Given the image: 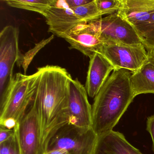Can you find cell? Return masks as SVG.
Here are the masks:
<instances>
[{
	"label": "cell",
	"instance_id": "6da1fadb",
	"mask_svg": "<svg viewBox=\"0 0 154 154\" xmlns=\"http://www.w3.org/2000/svg\"><path fill=\"white\" fill-rule=\"evenodd\" d=\"M34 74L35 91L33 101L38 112L42 154L49 138L60 127L69 123L67 112L72 78L65 68L58 66L38 68Z\"/></svg>",
	"mask_w": 154,
	"mask_h": 154
},
{
	"label": "cell",
	"instance_id": "7a4b0ae2",
	"mask_svg": "<svg viewBox=\"0 0 154 154\" xmlns=\"http://www.w3.org/2000/svg\"><path fill=\"white\" fill-rule=\"evenodd\" d=\"M131 74L126 69L113 71L94 97L92 128L98 137L113 130L135 98L131 85Z\"/></svg>",
	"mask_w": 154,
	"mask_h": 154
},
{
	"label": "cell",
	"instance_id": "3957f363",
	"mask_svg": "<svg viewBox=\"0 0 154 154\" xmlns=\"http://www.w3.org/2000/svg\"><path fill=\"white\" fill-rule=\"evenodd\" d=\"M35 91V74H16L0 97V122L13 119L19 123L31 104Z\"/></svg>",
	"mask_w": 154,
	"mask_h": 154
},
{
	"label": "cell",
	"instance_id": "277c9868",
	"mask_svg": "<svg viewBox=\"0 0 154 154\" xmlns=\"http://www.w3.org/2000/svg\"><path fill=\"white\" fill-rule=\"evenodd\" d=\"M98 138L92 128H80L67 123L49 138L43 153L53 149H63L68 154H95Z\"/></svg>",
	"mask_w": 154,
	"mask_h": 154
},
{
	"label": "cell",
	"instance_id": "5b68a950",
	"mask_svg": "<svg viewBox=\"0 0 154 154\" xmlns=\"http://www.w3.org/2000/svg\"><path fill=\"white\" fill-rule=\"evenodd\" d=\"M88 23L95 29L105 44L143 45L137 32L118 11Z\"/></svg>",
	"mask_w": 154,
	"mask_h": 154
},
{
	"label": "cell",
	"instance_id": "8992f818",
	"mask_svg": "<svg viewBox=\"0 0 154 154\" xmlns=\"http://www.w3.org/2000/svg\"><path fill=\"white\" fill-rule=\"evenodd\" d=\"M19 29L12 26L5 27L0 32V97L13 79L17 63L20 66L23 54L19 48Z\"/></svg>",
	"mask_w": 154,
	"mask_h": 154
},
{
	"label": "cell",
	"instance_id": "52a82bcc",
	"mask_svg": "<svg viewBox=\"0 0 154 154\" xmlns=\"http://www.w3.org/2000/svg\"><path fill=\"white\" fill-rule=\"evenodd\" d=\"M101 54L112 64L115 70L126 69L131 73L141 67L148 56L144 45L134 46L121 44H105Z\"/></svg>",
	"mask_w": 154,
	"mask_h": 154
},
{
	"label": "cell",
	"instance_id": "ba28073f",
	"mask_svg": "<svg viewBox=\"0 0 154 154\" xmlns=\"http://www.w3.org/2000/svg\"><path fill=\"white\" fill-rule=\"evenodd\" d=\"M84 86L77 78L70 82L68 101L69 123L80 128H92V105Z\"/></svg>",
	"mask_w": 154,
	"mask_h": 154
},
{
	"label": "cell",
	"instance_id": "9c48e42d",
	"mask_svg": "<svg viewBox=\"0 0 154 154\" xmlns=\"http://www.w3.org/2000/svg\"><path fill=\"white\" fill-rule=\"evenodd\" d=\"M19 124L22 154H41L39 118L36 105L33 101Z\"/></svg>",
	"mask_w": 154,
	"mask_h": 154
},
{
	"label": "cell",
	"instance_id": "30bf717a",
	"mask_svg": "<svg viewBox=\"0 0 154 154\" xmlns=\"http://www.w3.org/2000/svg\"><path fill=\"white\" fill-rule=\"evenodd\" d=\"M63 38L70 44L69 49H76L90 58L95 53L101 54L105 45L89 23L77 26L66 35Z\"/></svg>",
	"mask_w": 154,
	"mask_h": 154
},
{
	"label": "cell",
	"instance_id": "8fae6325",
	"mask_svg": "<svg viewBox=\"0 0 154 154\" xmlns=\"http://www.w3.org/2000/svg\"><path fill=\"white\" fill-rule=\"evenodd\" d=\"M59 1L54 0V3L45 14L46 22L48 26V32L63 38L79 25L86 22L81 20L68 8L65 5L58 4Z\"/></svg>",
	"mask_w": 154,
	"mask_h": 154
},
{
	"label": "cell",
	"instance_id": "7c38bea8",
	"mask_svg": "<svg viewBox=\"0 0 154 154\" xmlns=\"http://www.w3.org/2000/svg\"><path fill=\"white\" fill-rule=\"evenodd\" d=\"M118 12L140 36L154 14V0H121Z\"/></svg>",
	"mask_w": 154,
	"mask_h": 154
},
{
	"label": "cell",
	"instance_id": "4fadbf2b",
	"mask_svg": "<svg viewBox=\"0 0 154 154\" xmlns=\"http://www.w3.org/2000/svg\"><path fill=\"white\" fill-rule=\"evenodd\" d=\"M90 59L85 88L88 96L94 98L115 68L100 53H95Z\"/></svg>",
	"mask_w": 154,
	"mask_h": 154
},
{
	"label": "cell",
	"instance_id": "5bb4252c",
	"mask_svg": "<svg viewBox=\"0 0 154 154\" xmlns=\"http://www.w3.org/2000/svg\"><path fill=\"white\" fill-rule=\"evenodd\" d=\"M95 154H143L126 140L122 133L112 130L99 137Z\"/></svg>",
	"mask_w": 154,
	"mask_h": 154
},
{
	"label": "cell",
	"instance_id": "9a60e30c",
	"mask_svg": "<svg viewBox=\"0 0 154 154\" xmlns=\"http://www.w3.org/2000/svg\"><path fill=\"white\" fill-rule=\"evenodd\" d=\"M147 52V57L144 63L130 76L135 97L140 94H154V51Z\"/></svg>",
	"mask_w": 154,
	"mask_h": 154
},
{
	"label": "cell",
	"instance_id": "2e32d148",
	"mask_svg": "<svg viewBox=\"0 0 154 154\" xmlns=\"http://www.w3.org/2000/svg\"><path fill=\"white\" fill-rule=\"evenodd\" d=\"M4 2L10 7L37 12L44 17L54 0H6Z\"/></svg>",
	"mask_w": 154,
	"mask_h": 154
},
{
	"label": "cell",
	"instance_id": "e0dca14e",
	"mask_svg": "<svg viewBox=\"0 0 154 154\" xmlns=\"http://www.w3.org/2000/svg\"><path fill=\"white\" fill-rule=\"evenodd\" d=\"M72 9L78 18L87 23L102 17L98 9L96 0H92L88 4Z\"/></svg>",
	"mask_w": 154,
	"mask_h": 154
},
{
	"label": "cell",
	"instance_id": "ac0fdd59",
	"mask_svg": "<svg viewBox=\"0 0 154 154\" xmlns=\"http://www.w3.org/2000/svg\"><path fill=\"white\" fill-rule=\"evenodd\" d=\"M18 123L14 128V134L8 140L0 143V154H22L19 137Z\"/></svg>",
	"mask_w": 154,
	"mask_h": 154
},
{
	"label": "cell",
	"instance_id": "d6986e66",
	"mask_svg": "<svg viewBox=\"0 0 154 154\" xmlns=\"http://www.w3.org/2000/svg\"><path fill=\"white\" fill-rule=\"evenodd\" d=\"M54 38V36L53 35L50 37L46 39H43L39 43L36 44L33 48L28 51L25 54H23L20 66H22L23 67L24 74L26 75V74L29 66L34 59V57L48 43H50L52 40H53Z\"/></svg>",
	"mask_w": 154,
	"mask_h": 154
},
{
	"label": "cell",
	"instance_id": "ffe728a7",
	"mask_svg": "<svg viewBox=\"0 0 154 154\" xmlns=\"http://www.w3.org/2000/svg\"><path fill=\"white\" fill-rule=\"evenodd\" d=\"M140 37L147 51H154V14L143 29Z\"/></svg>",
	"mask_w": 154,
	"mask_h": 154
},
{
	"label": "cell",
	"instance_id": "44dd1931",
	"mask_svg": "<svg viewBox=\"0 0 154 154\" xmlns=\"http://www.w3.org/2000/svg\"><path fill=\"white\" fill-rule=\"evenodd\" d=\"M98 9L102 16L110 15L119 11L121 5V0H96Z\"/></svg>",
	"mask_w": 154,
	"mask_h": 154
},
{
	"label": "cell",
	"instance_id": "7402d4cb",
	"mask_svg": "<svg viewBox=\"0 0 154 154\" xmlns=\"http://www.w3.org/2000/svg\"><path fill=\"white\" fill-rule=\"evenodd\" d=\"M146 129L151 136L152 140V150L154 153V115L147 118Z\"/></svg>",
	"mask_w": 154,
	"mask_h": 154
},
{
	"label": "cell",
	"instance_id": "603a6c76",
	"mask_svg": "<svg viewBox=\"0 0 154 154\" xmlns=\"http://www.w3.org/2000/svg\"><path fill=\"white\" fill-rule=\"evenodd\" d=\"M14 134V129H8L4 127L0 126V143L8 140L13 136Z\"/></svg>",
	"mask_w": 154,
	"mask_h": 154
},
{
	"label": "cell",
	"instance_id": "cb8c5ba5",
	"mask_svg": "<svg viewBox=\"0 0 154 154\" xmlns=\"http://www.w3.org/2000/svg\"><path fill=\"white\" fill-rule=\"evenodd\" d=\"M92 1V0H66L65 2L68 8L73 9L88 4Z\"/></svg>",
	"mask_w": 154,
	"mask_h": 154
},
{
	"label": "cell",
	"instance_id": "d4e9b609",
	"mask_svg": "<svg viewBox=\"0 0 154 154\" xmlns=\"http://www.w3.org/2000/svg\"><path fill=\"white\" fill-rule=\"evenodd\" d=\"M17 124L18 122L16 120L13 119H8L0 122V126L4 127L8 129L13 130Z\"/></svg>",
	"mask_w": 154,
	"mask_h": 154
},
{
	"label": "cell",
	"instance_id": "484cf974",
	"mask_svg": "<svg viewBox=\"0 0 154 154\" xmlns=\"http://www.w3.org/2000/svg\"><path fill=\"white\" fill-rule=\"evenodd\" d=\"M42 154H68V153L64 149H55L46 151Z\"/></svg>",
	"mask_w": 154,
	"mask_h": 154
}]
</instances>
